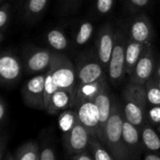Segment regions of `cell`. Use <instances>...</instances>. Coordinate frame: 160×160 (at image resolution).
Wrapping results in <instances>:
<instances>
[{"mask_svg": "<svg viewBox=\"0 0 160 160\" xmlns=\"http://www.w3.org/2000/svg\"><path fill=\"white\" fill-rule=\"evenodd\" d=\"M124 110L118 102L112 104V110L105 128L103 144L106 145L115 160H129L128 148L123 138Z\"/></svg>", "mask_w": 160, "mask_h": 160, "instance_id": "obj_1", "label": "cell"}, {"mask_svg": "<svg viewBox=\"0 0 160 160\" xmlns=\"http://www.w3.org/2000/svg\"><path fill=\"white\" fill-rule=\"evenodd\" d=\"M123 98L125 118L135 127H141L145 118L146 104L148 103L145 85L128 82L124 89Z\"/></svg>", "mask_w": 160, "mask_h": 160, "instance_id": "obj_2", "label": "cell"}, {"mask_svg": "<svg viewBox=\"0 0 160 160\" xmlns=\"http://www.w3.org/2000/svg\"><path fill=\"white\" fill-rule=\"evenodd\" d=\"M49 70L58 89H66L72 92L75 98L77 71L72 62L66 55L55 52Z\"/></svg>", "mask_w": 160, "mask_h": 160, "instance_id": "obj_3", "label": "cell"}, {"mask_svg": "<svg viewBox=\"0 0 160 160\" xmlns=\"http://www.w3.org/2000/svg\"><path fill=\"white\" fill-rule=\"evenodd\" d=\"M128 36L125 26H121L116 29L115 32V43L112 50L108 75L111 82L117 85L121 83L126 74V47L128 43Z\"/></svg>", "mask_w": 160, "mask_h": 160, "instance_id": "obj_4", "label": "cell"}, {"mask_svg": "<svg viewBox=\"0 0 160 160\" xmlns=\"http://www.w3.org/2000/svg\"><path fill=\"white\" fill-rule=\"evenodd\" d=\"M77 71V86L82 88L84 86L98 84L106 81L105 69L100 64L98 56L95 55H82L76 66Z\"/></svg>", "mask_w": 160, "mask_h": 160, "instance_id": "obj_5", "label": "cell"}, {"mask_svg": "<svg viewBox=\"0 0 160 160\" xmlns=\"http://www.w3.org/2000/svg\"><path fill=\"white\" fill-rule=\"evenodd\" d=\"M55 52L49 49L28 48L24 52L22 58V67L26 74H38L47 72L51 67Z\"/></svg>", "mask_w": 160, "mask_h": 160, "instance_id": "obj_6", "label": "cell"}, {"mask_svg": "<svg viewBox=\"0 0 160 160\" xmlns=\"http://www.w3.org/2000/svg\"><path fill=\"white\" fill-rule=\"evenodd\" d=\"M46 73H39L28 80L22 88V98L25 105L36 110H45L44 89Z\"/></svg>", "mask_w": 160, "mask_h": 160, "instance_id": "obj_7", "label": "cell"}, {"mask_svg": "<svg viewBox=\"0 0 160 160\" xmlns=\"http://www.w3.org/2000/svg\"><path fill=\"white\" fill-rule=\"evenodd\" d=\"M128 38L144 44L151 45L154 40V28L148 16L142 12L136 13L128 23Z\"/></svg>", "mask_w": 160, "mask_h": 160, "instance_id": "obj_8", "label": "cell"}, {"mask_svg": "<svg viewBox=\"0 0 160 160\" xmlns=\"http://www.w3.org/2000/svg\"><path fill=\"white\" fill-rule=\"evenodd\" d=\"M115 32L116 30L113 26L111 23H107L100 28L96 39L97 56L105 71H108L109 69V65L115 43Z\"/></svg>", "mask_w": 160, "mask_h": 160, "instance_id": "obj_9", "label": "cell"}, {"mask_svg": "<svg viewBox=\"0 0 160 160\" xmlns=\"http://www.w3.org/2000/svg\"><path fill=\"white\" fill-rule=\"evenodd\" d=\"M22 62L10 51L4 52L0 56V79L5 84L15 83L22 75Z\"/></svg>", "mask_w": 160, "mask_h": 160, "instance_id": "obj_10", "label": "cell"}, {"mask_svg": "<svg viewBox=\"0 0 160 160\" xmlns=\"http://www.w3.org/2000/svg\"><path fill=\"white\" fill-rule=\"evenodd\" d=\"M155 64L154 50L151 44L145 48L132 76L129 77V82L133 84L145 85V83L154 76Z\"/></svg>", "mask_w": 160, "mask_h": 160, "instance_id": "obj_11", "label": "cell"}, {"mask_svg": "<svg viewBox=\"0 0 160 160\" xmlns=\"http://www.w3.org/2000/svg\"><path fill=\"white\" fill-rule=\"evenodd\" d=\"M64 138L69 153L72 155H79L83 153L90 144L92 135L81 122H78L70 131L64 134Z\"/></svg>", "mask_w": 160, "mask_h": 160, "instance_id": "obj_12", "label": "cell"}, {"mask_svg": "<svg viewBox=\"0 0 160 160\" xmlns=\"http://www.w3.org/2000/svg\"><path fill=\"white\" fill-rule=\"evenodd\" d=\"M78 118L90 132L92 137L98 138L99 128V111L94 100H86L79 104L77 110Z\"/></svg>", "mask_w": 160, "mask_h": 160, "instance_id": "obj_13", "label": "cell"}, {"mask_svg": "<svg viewBox=\"0 0 160 160\" xmlns=\"http://www.w3.org/2000/svg\"><path fill=\"white\" fill-rule=\"evenodd\" d=\"M95 103L97 104L98 111H99V128H98V139L103 143L104 141V133H105V128L109 121V118L112 113V99L110 97V94L108 92L107 84L102 87V89L98 92V94L94 98Z\"/></svg>", "mask_w": 160, "mask_h": 160, "instance_id": "obj_14", "label": "cell"}, {"mask_svg": "<svg viewBox=\"0 0 160 160\" xmlns=\"http://www.w3.org/2000/svg\"><path fill=\"white\" fill-rule=\"evenodd\" d=\"M123 138L128 151L129 158L135 160L142 150L140 133L137 127L129 123L126 118L123 125Z\"/></svg>", "mask_w": 160, "mask_h": 160, "instance_id": "obj_15", "label": "cell"}, {"mask_svg": "<svg viewBox=\"0 0 160 160\" xmlns=\"http://www.w3.org/2000/svg\"><path fill=\"white\" fill-rule=\"evenodd\" d=\"M74 103V95L66 89H58L52 95L47 106L46 112L50 114H55L59 112L67 111Z\"/></svg>", "mask_w": 160, "mask_h": 160, "instance_id": "obj_16", "label": "cell"}, {"mask_svg": "<svg viewBox=\"0 0 160 160\" xmlns=\"http://www.w3.org/2000/svg\"><path fill=\"white\" fill-rule=\"evenodd\" d=\"M147 46L148 45L133 41L129 38L128 39L126 47V74L129 77L132 76L135 68Z\"/></svg>", "mask_w": 160, "mask_h": 160, "instance_id": "obj_17", "label": "cell"}, {"mask_svg": "<svg viewBox=\"0 0 160 160\" xmlns=\"http://www.w3.org/2000/svg\"><path fill=\"white\" fill-rule=\"evenodd\" d=\"M49 0H25L22 5L23 22L27 24H32L38 21L43 15Z\"/></svg>", "mask_w": 160, "mask_h": 160, "instance_id": "obj_18", "label": "cell"}, {"mask_svg": "<svg viewBox=\"0 0 160 160\" xmlns=\"http://www.w3.org/2000/svg\"><path fill=\"white\" fill-rule=\"evenodd\" d=\"M47 42L55 52H61L68 48V40L65 33L58 28H54L49 31L47 34Z\"/></svg>", "mask_w": 160, "mask_h": 160, "instance_id": "obj_19", "label": "cell"}, {"mask_svg": "<svg viewBox=\"0 0 160 160\" xmlns=\"http://www.w3.org/2000/svg\"><path fill=\"white\" fill-rule=\"evenodd\" d=\"M93 32H94V27L90 22L87 21L81 22L78 27L76 28V30L73 31L74 42L79 46L84 45L92 38Z\"/></svg>", "mask_w": 160, "mask_h": 160, "instance_id": "obj_20", "label": "cell"}, {"mask_svg": "<svg viewBox=\"0 0 160 160\" xmlns=\"http://www.w3.org/2000/svg\"><path fill=\"white\" fill-rule=\"evenodd\" d=\"M78 122H80V120L78 118L77 112L74 111H64L58 118V126L63 134L70 131Z\"/></svg>", "mask_w": 160, "mask_h": 160, "instance_id": "obj_21", "label": "cell"}, {"mask_svg": "<svg viewBox=\"0 0 160 160\" xmlns=\"http://www.w3.org/2000/svg\"><path fill=\"white\" fill-rule=\"evenodd\" d=\"M142 140L144 146L151 151L160 150V138L158 133L149 126H146L142 132Z\"/></svg>", "mask_w": 160, "mask_h": 160, "instance_id": "obj_22", "label": "cell"}, {"mask_svg": "<svg viewBox=\"0 0 160 160\" xmlns=\"http://www.w3.org/2000/svg\"><path fill=\"white\" fill-rule=\"evenodd\" d=\"M39 154L38 145L29 142L22 145L16 152V160H38Z\"/></svg>", "mask_w": 160, "mask_h": 160, "instance_id": "obj_23", "label": "cell"}, {"mask_svg": "<svg viewBox=\"0 0 160 160\" xmlns=\"http://www.w3.org/2000/svg\"><path fill=\"white\" fill-rule=\"evenodd\" d=\"M89 146L91 147L94 160H115L110 151L103 147L98 138L92 137Z\"/></svg>", "mask_w": 160, "mask_h": 160, "instance_id": "obj_24", "label": "cell"}, {"mask_svg": "<svg viewBox=\"0 0 160 160\" xmlns=\"http://www.w3.org/2000/svg\"><path fill=\"white\" fill-rule=\"evenodd\" d=\"M10 15H11L10 4L8 2L2 3L0 8V42L1 43L4 41L8 28L9 26Z\"/></svg>", "mask_w": 160, "mask_h": 160, "instance_id": "obj_25", "label": "cell"}, {"mask_svg": "<svg viewBox=\"0 0 160 160\" xmlns=\"http://www.w3.org/2000/svg\"><path fill=\"white\" fill-rule=\"evenodd\" d=\"M145 91L148 103L153 106H160V87L154 76L145 83Z\"/></svg>", "mask_w": 160, "mask_h": 160, "instance_id": "obj_26", "label": "cell"}, {"mask_svg": "<svg viewBox=\"0 0 160 160\" xmlns=\"http://www.w3.org/2000/svg\"><path fill=\"white\" fill-rule=\"evenodd\" d=\"M57 90H58V87L53 82V80H52V74H51L50 70H48L47 73H46L45 89H44V106H45V111L47 109V106H48V104L50 102L51 98L52 97V95Z\"/></svg>", "mask_w": 160, "mask_h": 160, "instance_id": "obj_27", "label": "cell"}, {"mask_svg": "<svg viewBox=\"0 0 160 160\" xmlns=\"http://www.w3.org/2000/svg\"><path fill=\"white\" fill-rule=\"evenodd\" d=\"M125 8L132 14L142 12L150 4V0H125Z\"/></svg>", "mask_w": 160, "mask_h": 160, "instance_id": "obj_28", "label": "cell"}, {"mask_svg": "<svg viewBox=\"0 0 160 160\" xmlns=\"http://www.w3.org/2000/svg\"><path fill=\"white\" fill-rule=\"evenodd\" d=\"M114 4V0H97L96 1V9L98 13L101 15L108 14Z\"/></svg>", "mask_w": 160, "mask_h": 160, "instance_id": "obj_29", "label": "cell"}, {"mask_svg": "<svg viewBox=\"0 0 160 160\" xmlns=\"http://www.w3.org/2000/svg\"><path fill=\"white\" fill-rule=\"evenodd\" d=\"M80 2L81 0H62V9L65 12H73Z\"/></svg>", "mask_w": 160, "mask_h": 160, "instance_id": "obj_30", "label": "cell"}, {"mask_svg": "<svg viewBox=\"0 0 160 160\" xmlns=\"http://www.w3.org/2000/svg\"><path fill=\"white\" fill-rule=\"evenodd\" d=\"M148 117L154 124H160V106H153L148 111Z\"/></svg>", "mask_w": 160, "mask_h": 160, "instance_id": "obj_31", "label": "cell"}, {"mask_svg": "<svg viewBox=\"0 0 160 160\" xmlns=\"http://www.w3.org/2000/svg\"><path fill=\"white\" fill-rule=\"evenodd\" d=\"M39 160H55L54 152L52 148L46 147L39 154Z\"/></svg>", "mask_w": 160, "mask_h": 160, "instance_id": "obj_32", "label": "cell"}, {"mask_svg": "<svg viewBox=\"0 0 160 160\" xmlns=\"http://www.w3.org/2000/svg\"><path fill=\"white\" fill-rule=\"evenodd\" d=\"M6 115H7V104L3 98H0V123L1 125L4 124Z\"/></svg>", "mask_w": 160, "mask_h": 160, "instance_id": "obj_33", "label": "cell"}, {"mask_svg": "<svg viewBox=\"0 0 160 160\" xmlns=\"http://www.w3.org/2000/svg\"><path fill=\"white\" fill-rule=\"evenodd\" d=\"M74 160H94L90 156L86 155L85 153H81L79 155H75V158H73Z\"/></svg>", "mask_w": 160, "mask_h": 160, "instance_id": "obj_34", "label": "cell"}, {"mask_svg": "<svg viewBox=\"0 0 160 160\" xmlns=\"http://www.w3.org/2000/svg\"><path fill=\"white\" fill-rule=\"evenodd\" d=\"M144 160H160L159 156H157V155H147Z\"/></svg>", "mask_w": 160, "mask_h": 160, "instance_id": "obj_35", "label": "cell"}, {"mask_svg": "<svg viewBox=\"0 0 160 160\" xmlns=\"http://www.w3.org/2000/svg\"><path fill=\"white\" fill-rule=\"evenodd\" d=\"M154 77H156V78H159V79H160V63L158 64V66L157 67L156 70H155V74H154Z\"/></svg>", "mask_w": 160, "mask_h": 160, "instance_id": "obj_36", "label": "cell"}, {"mask_svg": "<svg viewBox=\"0 0 160 160\" xmlns=\"http://www.w3.org/2000/svg\"><path fill=\"white\" fill-rule=\"evenodd\" d=\"M4 160H16V159H14V158L11 156V154H9V153H8V154H7V155H6V158H5V159Z\"/></svg>", "mask_w": 160, "mask_h": 160, "instance_id": "obj_37", "label": "cell"}, {"mask_svg": "<svg viewBox=\"0 0 160 160\" xmlns=\"http://www.w3.org/2000/svg\"><path fill=\"white\" fill-rule=\"evenodd\" d=\"M155 78V80H156V82H157V83L158 84V86L160 87V79L159 78H156V77H154Z\"/></svg>", "mask_w": 160, "mask_h": 160, "instance_id": "obj_38", "label": "cell"}, {"mask_svg": "<svg viewBox=\"0 0 160 160\" xmlns=\"http://www.w3.org/2000/svg\"><path fill=\"white\" fill-rule=\"evenodd\" d=\"M17 1H18L19 5H23L24 2H25V0H17Z\"/></svg>", "mask_w": 160, "mask_h": 160, "instance_id": "obj_39", "label": "cell"}, {"mask_svg": "<svg viewBox=\"0 0 160 160\" xmlns=\"http://www.w3.org/2000/svg\"><path fill=\"white\" fill-rule=\"evenodd\" d=\"M158 131H159V133H160V127L158 128Z\"/></svg>", "mask_w": 160, "mask_h": 160, "instance_id": "obj_40", "label": "cell"}, {"mask_svg": "<svg viewBox=\"0 0 160 160\" xmlns=\"http://www.w3.org/2000/svg\"><path fill=\"white\" fill-rule=\"evenodd\" d=\"M38 160H39V159H38Z\"/></svg>", "mask_w": 160, "mask_h": 160, "instance_id": "obj_41", "label": "cell"}]
</instances>
